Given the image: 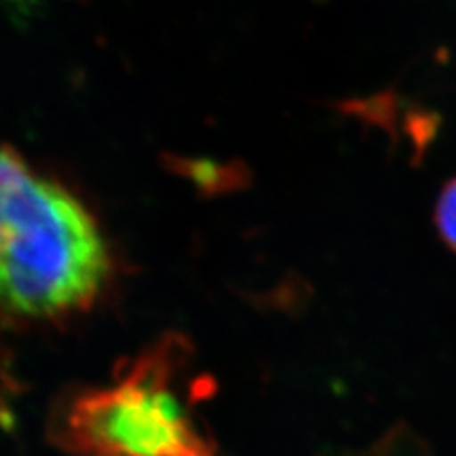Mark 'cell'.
Masks as SVG:
<instances>
[{
  "label": "cell",
  "instance_id": "cell-1",
  "mask_svg": "<svg viewBox=\"0 0 456 456\" xmlns=\"http://www.w3.org/2000/svg\"><path fill=\"white\" fill-rule=\"evenodd\" d=\"M114 263L102 224L63 183L0 147V320L60 322L88 312Z\"/></svg>",
  "mask_w": 456,
  "mask_h": 456
},
{
  "label": "cell",
  "instance_id": "cell-2",
  "mask_svg": "<svg viewBox=\"0 0 456 456\" xmlns=\"http://www.w3.org/2000/svg\"><path fill=\"white\" fill-rule=\"evenodd\" d=\"M184 348L166 338L103 384L65 399L55 439L69 456H219L183 388Z\"/></svg>",
  "mask_w": 456,
  "mask_h": 456
},
{
  "label": "cell",
  "instance_id": "cell-3",
  "mask_svg": "<svg viewBox=\"0 0 456 456\" xmlns=\"http://www.w3.org/2000/svg\"><path fill=\"white\" fill-rule=\"evenodd\" d=\"M434 223L441 241L456 253V177L445 184L437 198Z\"/></svg>",
  "mask_w": 456,
  "mask_h": 456
}]
</instances>
